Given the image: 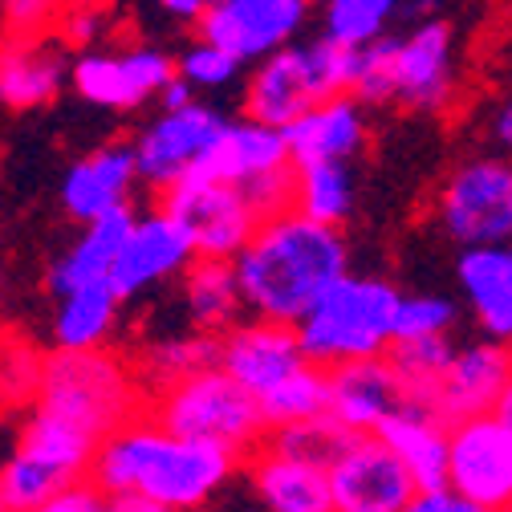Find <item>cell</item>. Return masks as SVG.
Masks as SVG:
<instances>
[{
	"label": "cell",
	"mask_w": 512,
	"mask_h": 512,
	"mask_svg": "<svg viewBox=\"0 0 512 512\" xmlns=\"http://www.w3.org/2000/svg\"><path fill=\"white\" fill-rule=\"evenodd\" d=\"M240 472L244 460L232 452L171 435L155 415L143 411L98 447L90 484H98L110 500H143L167 512H204L236 484Z\"/></svg>",
	"instance_id": "obj_1"
},
{
	"label": "cell",
	"mask_w": 512,
	"mask_h": 512,
	"mask_svg": "<svg viewBox=\"0 0 512 512\" xmlns=\"http://www.w3.org/2000/svg\"><path fill=\"white\" fill-rule=\"evenodd\" d=\"M232 265L248 317L297 330L301 317L342 277H350V248L338 228L281 212L261 220L256 236Z\"/></svg>",
	"instance_id": "obj_2"
},
{
	"label": "cell",
	"mask_w": 512,
	"mask_h": 512,
	"mask_svg": "<svg viewBox=\"0 0 512 512\" xmlns=\"http://www.w3.org/2000/svg\"><path fill=\"white\" fill-rule=\"evenodd\" d=\"M33 407L106 443L114 431H122L147 411V391L135 378L131 358H122L118 350H90V354L49 350Z\"/></svg>",
	"instance_id": "obj_3"
},
{
	"label": "cell",
	"mask_w": 512,
	"mask_h": 512,
	"mask_svg": "<svg viewBox=\"0 0 512 512\" xmlns=\"http://www.w3.org/2000/svg\"><path fill=\"white\" fill-rule=\"evenodd\" d=\"M403 293L382 277H342L301 322L297 342L309 366L342 370L354 362H374L395 350Z\"/></svg>",
	"instance_id": "obj_4"
},
{
	"label": "cell",
	"mask_w": 512,
	"mask_h": 512,
	"mask_svg": "<svg viewBox=\"0 0 512 512\" xmlns=\"http://www.w3.org/2000/svg\"><path fill=\"white\" fill-rule=\"evenodd\" d=\"M354 49L334 45L330 37L297 41L265 61H256L244 78V118L289 131L317 102L350 94Z\"/></svg>",
	"instance_id": "obj_5"
},
{
	"label": "cell",
	"mask_w": 512,
	"mask_h": 512,
	"mask_svg": "<svg viewBox=\"0 0 512 512\" xmlns=\"http://www.w3.org/2000/svg\"><path fill=\"white\" fill-rule=\"evenodd\" d=\"M147 415H155L171 435L212 443L220 452H232L236 460L256 456L273 435L265 423L261 399L248 395L220 366L191 374L179 387L155 395L147 403Z\"/></svg>",
	"instance_id": "obj_6"
},
{
	"label": "cell",
	"mask_w": 512,
	"mask_h": 512,
	"mask_svg": "<svg viewBox=\"0 0 512 512\" xmlns=\"http://www.w3.org/2000/svg\"><path fill=\"white\" fill-rule=\"evenodd\" d=\"M293 175L297 167L285 131H273V126H261L244 114L224 122V131L196 167V179H216L244 191L261 220L293 212Z\"/></svg>",
	"instance_id": "obj_7"
},
{
	"label": "cell",
	"mask_w": 512,
	"mask_h": 512,
	"mask_svg": "<svg viewBox=\"0 0 512 512\" xmlns=\"http://www.w3.org/2000/svg\"><path fill=\"white\" fill-rule=\"evenodd\" d=\"M439 228L464 248H512V159L472 155L435 196Z\"/></svg>",
	"instance_id": "obj_8"
},
{
	"label": "cell",
	"mask_w": 512,
	"mask_h": 512,
	"mask_svg": "<svg viewBox=\"0 0 512 512\" xmlns=\"http://www.w3.org/2000/svg\"><path fill=\"white\" fill-rule=\"evenodd\" d=\"M163 208L187 232L196 261H236L261 228V216H256L244 191L216 179H183L163 196Z\"/></svg>",
	"instance_id": "obj_9"
},
{
	"label": "cell",
	"mask_w": 512,
	"mask_h": 512,
	"mask_svg": "<svg viewBox=\"0 0 512 512\" xmlns=\"http://www.w3.org/2000/svg\"><path fill=\"white\" fill-rule=\"evenodd\" d=\"M224 122L228 118L220 110L204 106V102H191L183 110H159L131 139L143 187H151L155 196L163 200L167 191H175L183 179L196 175V167L204 163L208 147L224 131Z\"/></svg>",
	"instance_id": "obj_10"
},
{
	"label": "cell",
	"mask_w": 512,
	"mask_h": 512,
	"mask_svg": "<svg viewBox=\"0 0 512 512\" xmlns=\"http://www.w3.org/2000/svg\"><path fill=\"white\" fill-rule=\"evenodd\" d=\"M179 78L175 57L155 45L135 49H90L70 66V86L98 110H139Z\"/></svg>",
	"instance_id": "obj_11"
},
{
	"label": "cell",
	"mask_w": 512,
	"mask_h": 512,
	"mask_svg": "<svg viewBox=\"0 0 512 512\" xmlns=\"http://www.w3.org/2000/svg\"><path fill=\"white\" fill-rule=\"evenodd\" d=\"M313 0H212L196 33L228 49L240 66H256L305 33Z\"/></svg>",
	"instance_id": "obj_12"
},
{
	"label": "cell",
	"mask_w": 512,
	"mask_h": 512,
	"mask_svg": "<svg viewBox=\"0 0 512 512\" xmlns=\"http://www.w3.org/2000/svg\"><path fill=\"white\" fill-rule=\"evenodd\" d=\"M411 472L378 435H346L330 460V512H407Z\"/></svg>",
	"instance_id": "obj_13"
},
{
	"label": "cell",
	"mask_w": 512,
	"mask_h": 512,
	"mask_svg": "<svg viewBox=\"0 0 512 512\" xmlns=\"http://www.w3.org/2000/svg\"><path fill=\"white\" fill-rule=\"evenodd\" d=\"M460 94L456 29L443 17L411 25L395 37V102L415 114H439Z\"/></svg>",
	"instance_id": "obj_14"
},
{
	"label": "cell",
	"mask_w": 512,
	"mask_h": 512,
	"mask_svg": "<svg viewBox=\"0 0 512 512\" xmlns=\"http://www.w3.org/2000/svg\"><path fill=\"white\" fill-rule=\"evenodd\" d=\"M447 488L492 512H512V431L496 411L452 423Z\"/></svg>",
	"instance_id": "obj_15"
},
{
	"label": "cell",
	"mask_w": 512,
	"mask_h": 512,
	"mask_svg": "<svg viewBox=\"0 0 512 512\" xmlns=\"http://www.w3.org/2000/svg\"><path fill=\"white\" fill-rule=\"evenodd\" d=\"M191 265H196V248H191L179 220L159 204V208H147L135 216V228L126 236L118 265L110 273V289L122 301H135V297H147L151 289L183 277Z\"/></svg>",
	"instance_id": "obj_16"
},
{
	"label": "cell",
	"mask_w": 512,
	"mask_h": 512,
	"mask_svg": "<svg viewBox=\"0 0 512 512\" xmlns=\"http://www.w3.org/2000/svg\"><path fill=\"white\" fill-rule=\"evenodd\" d=\"M305 366H309V358H305L293 326L244 317L236 330H228L220 338V370L232 374L240 387L248 395H256V399L273 395L281 382H289Z\"/></svg>",
	"instance_id": "obj_17"
},
{
	"label": "cell",
	"mask_w": 512,
	"mask_h": 512,
	"mask_svg": "<svg viewBox=\"0 0 512 512\" xmlns=\"http://www.w3.org/2000/svg\"><path fill=\"white\" fill-rule=\"evenodd\" d=\"M139 163L131 143H102L90 155L74 159L66 179H61V208L78 224H98L114 212L131 208L139 187Z\"/></svg>",
	"instance_id": "obj_18"
},
{
	"label": "cell",
	"mask_w": 512,
	"mask_h": 512,
	"mask_svg": "<svg viewBox=\"0 0 512 512\" xmlns=\"http://www.w3.org/2000/svg\"><path fill=\"white\" fill-rule=\"evenodd\" d=\"M240 476L261 512H330V468L289 452L277 439L248 456Z\"/></svg>",
	"instance_id": "obj_19"
},
{
	"label": "cell",
	"mask_w": 512,
	"mask_h": 512,
	"mask_svg": "<svg viewBox=\"0 0 512 512\" xmlns=\"http://www.w3.org/2000/svg\"><path fill=\"white\" fill-rule=\"evenodd\" d=\"M512 387V346L476 338L456 346V358L443 374V387L435 395V411L447 423H460L472 415H492Z\"/></svg>",
	"instance_id": "obj_20"
},
{
	"label": "cell",
	"mask_w": 512,
	"mask_h": 512,
	"mask_svg": "<svg viewBox=\"0 0 512 512\" xmlns=\"http://www.w3.org/2000/svg\"><path fill=\"white\" fill-rule=\"evenodd\" d=\"M407 407V391L391 358L330 370V419L346 435H378Z\"/></svg>",
	"instance_id": "obj_21"
},
{
	"label": "cell",
	"mask_w": 512,
	"mask_h": 512,
	"mask_svg": "<svg viewBox=\"0 0 512 512\" xmlns=\"http://www.w3.org/2000/svg\"><path fill=\"white\" fill-rule=\"evenodd\" d=\"M70 66L61 45L45 37H0V106L37 110L49 106L70 82Z\"/></svg>",
	"instance_id": "obj_22"
},
{
	"label": "cell",
	"mask_w": 512,
	"mask_h": 512,
	"mask_svg": "<svg viewBox=\"0 0 512 512\" xmlns=\"http://www.w3.org/2000/svg\"><path fill=\"white\" fill-rule=\"evenodd\" d=\"M370 139V118L366 106L358 98H330L317 102L309 114H301L289 131V155L293 167H309V163H350Z\"/></svg>",
	"instance_id": "obj_23"
},
{
	"label": "cell",
	"mask_w": 512,
	"mask_h": 512,
	"mask_svg": "<svg viewBox=\"0 0 512 512\" xmlns=\"http://www.w3.org/2000/svg\"><path fill=\"white\" fill-rule=\"evenodd\" d=\"M456 281L480 338L512 346V252L508 248H464Z\"/></svg>",
	"instance_id": "obj_24"
},
{
	"label": "cell",
	"mask_w": 512,
	"mask_h": 512,
	"mask_svg": "<svg viewBox=\"0 0 512 512\" xmlns=\"http://www.w3.org/2000/svg\"><path fill=\"white\" fill-rule=\"evenodd\" d=\"M378 439L391 447L411 472L419 492L447 488V452H452V423L427 403H407Z\"/></svg>",
	"instance_id": "obj_25"
},
{
	"label": "cell",
	"mask_w": 512,
	"mask_h": 512,
	"mask_svg": "<svg viewBox=\"0 0 512 512\" xmlns=\"http://www.w3.org/2000/svg\"><path fill=\"white\" fill-rule=\"evenodd\" d=\"M135 208L126 212H114L98 224H86V232L57 256L53 269H49V289L53 297H66V293H78V289H90V285H110V273L118 265V252L126 244L135 228Z\"/></svg>",
	"instance_id": "obj_26"
},
{
	"label": "cell",
	"mask_w": 512,
	"mask_h": 512,
	"mask_svg": "<svg viewBox=\"0 0 512 512\" xmlns=\"http://www.w3.org/2000/svg\"><path fill=\"white\" fill-rule=\"evenodd\" d=\"M179 305L187 313V326L208 338H224L236 330L248 305L240 293V277L232 261H196L179 277Z\"/></svg>",
	"instance_id": "obj_27"
},
{
	"label": "cell",
	"mask_w": 512,
	"mask_h": 512,
	"mask_svg": "<svg viewBox=\"0 0 512 512\" xmlns=\"http://www.w3.org/2000/svg\"><path fill=\"white\" fill-rule=\"evenodd\" d=\"M13 447L21 456L37 460L41 468L57 472L61 480L70 484H86L90 472H94V460H98V439H90L86 431H78L74 423L57 419L41 407H29L21 415V427H17V439Z\"/></svg>",
	"instance_id": "obj_28"
},
{
	"label": "cell",
	"mask_w": 512,
	"mask_h": 512,
	"mask_svg": "<svg viewBox=\"0 0 512 512\" xmlns=\"http://www.w3.org/2000/svg\"><path fill=\"white\" fill-rule=\"evenodd\" d=\"M122 305L126 301L110 285H90V289L57 297V309H53V350H70V354L110 350Z\"/></svg>",
	"instance_id": "obj_29"
},
{
	"label": "cell",
	"mask_w": 512,
	"mask_h": 512,
	"mask_svg": "<svg viewBox=\"0 0 512 512\" xmlns=\"http://www.w3.org/2000/svg\"><path fill=\"white\" fill-rule=\"evenodd\" d=\"M131 366H135V378L143 382L147 403H151L155 395L179 387L183 378L220 366V338H208L196 330L171 334V338H151L135 350Z\"/></svg>",
	"instance_id": "obj_30"
},
{
	"label": "cell",
	"mask_w": 512,
	"mask_h": 512,
	"mask_svg": "<svg viewBox=\"0 0 512 512\" xmlns=\"http://www.w3.org/2000/svg\"><path fill=\"white\" fill-rule=\"evenodd\" d=\"M293 212L326 224V228H342L354 212V175L350 163H309L297 167L293 175Z\"/></svg>",
	"instance_id": "obj_31"
},
{
	"label": "cell",
	"mask_w": 512,
	"mask_h": 512,
	"mask_svg": "<svg viewBox=\"0 0 512 512\" xmlns=\"http://www.w3.org/2000/svg\"><path fill=\"white\" fill-rule=\"evenodd\" d=\"M407 0H317L322 37L342 49H366L382 37H391V25L403 21Z\"/></svg>",
	"instance_id": "obj_32"
},
{
	"label": "cell",
	"mask_w": 512,
	"mask_h": 512,
	"mask_svg": "<svg viewBox=\"0 0 512 512\" xmlns=\"http://www.w3.org/2000/svg\"><path fill=\"white\" fill-rule=\"evenodd\" d=\"M261 411H265V423L273 435L330 419V370H322V366L297 370L273 395L261 399Z\"/></svg>",
	"instance_id": "obj_33"
},
{
	"label": "cell",
	"mask_w": 512,
	"mask_h": 512,
	"mask_svg": "<svg viewBox=\"0 0 512 512\" xmlns=\"http://www.w3.org/2000/svg\"><path fill=\"white\" fill-rule=\"evenodd\" d=\"M403 391H407V403H427L435 407V395L443 387V374L456 358V342L452 338H427V342H395V350L387 354Z\"/></svg>",
	"instance_id": "obj_34"
},
{
	"label": "cell",
	"mask_w": 512,
	"mask_h": 512,
	"mask_svg": "<svg viewBox=\"0 0 512 512\" xmlns=\"http://www.w3.org/2000/svg\"><path fill=\"white\" fill-rule=\"evenodd\" d=\"M70 488H78V484L61 480L57 472L21 456L17 447L0 460V512H41L49 500H57Z\"/></svg>",
	"instance_id": "obj_35"
},
{
	"label": "cell",
	"mask_w": 512,
	"mask_h": 512,
	"mask_svg": "<svg viewBox=\"0 0 512 512\" xmlns=\"http://www.w3.org/2000/svg\"><path fill=\"white\" fill-rule=\"evenodd\" d=\"M41 366L45 354H37V346L17 334H0V423L13 411H29L37 403Z\"/></svg>",
	"instance_id": "obj_36"
},
{
	"label": "cell",
	"mask_w": 512,
	"mask_h": 512,
	"mask_svg": "<svg viewBox=\"0 0 512 512\" xmlns=\"http://www.w3.org/2000/svg\"><path fill=\"white\" fill-rule=\"evenodd\" d=\"M350 98H358L362 106H391L395 102V37H382L366 49H354Z\"/></svg>",
	"instance_id": "obj_37"
},
{
	"label": "cell",
	"mask_w": 512,
	"mask_h": 512,
	"mask_svg": "<svg viewBox=\"0 0 512 512\" xmlns=\"http://www.w3.org/2000/svg\"><path fill=\"white\" fill-rule=\"evenodd\" d=\"M456 301L443 293H403L395 342H427V338H452L456 330Z\"/></svg>",
	"instance_id": "obj_38"
},
{
	"label": "cell",
	"mask_w": 512,
	"mask_h": 512,
	"mask_svg": "<svg viewBox=\"0 0 512 512\" xmlns=\"http://www.w3.org/2000/svg\"><path fill=\"white\" fill-rule=\"evenodd\" d=\"M175 70L191 90H224V86L240 82V74H244V66L228 49H220L204 37H196L175 57Z\"/></svg>",
	"instance_id": "obj_39"
},
{
	"label": "cell",
	"mask_w": 512,
	"mask_h": 512,
	"mask_svg": "<svg viewBox=\"0 0 512 512\" xmlns=\"http://www.w3.org/2000/svg\"><path fill=\"white\" fill-rule=\"evenodd\" d=\"M70 0H5V29L13 37H45L49 25L61 21Z\"/></svg>",
	"instance_id": "obj_40"
},
{
	"label": "cell",
	"mask_w": 512,
	"mask_h": 512,
	"mask_svg": "<svg viewBox=\"0 0 512 512\" xmlns=\"http://www.w3.org/2000/svg\"><path fill=\"white\" fill-rule=\"evenodd\" d=\"M57 33H61V41H66V45L90 53V45L106 33L102 5H98V0H70L66 13H61V21H57Z\"/></svg>",
	"instance_id": "obj_41"
},
{
	"label": "cell",
	"mask_w": 512,
	"mask_h": 512,
	"mask_svg": "<svg viewBox=\"0 0 512 512\" xmlns=\"http://www.w3.org/2000/svg\"><path fill=\"white\" fill-rule=\"evenodd\" d=\"M41 512H110V496L98 484H78L70 492H61L57 500H49Z\"/></svg>",
	"instance_id": "obj_42"
},
{
	"label": "cell",
	"mask_w": 512,
	"mask_h": 512,
	"mask_svg": "<svg viewBox=\"0 0 512 512\" xmlns=\"http://www.w3.org/2000/svg\"><path fill=\"white\" fill-rule=\"evenodd\" d=\"M407 512H492V508H484V504H476L452 488H431V492H419Z\"/></svg>",
	"instance_id": "obj_43"
},
{
	"label": "cell",
	"mask_w": 512,
	"mask_h": 512,
	"mask_svg": "<svg viewBox=\"0 0 512 512\" xmlns=\"http://www.w3.org/2000/svg\"><path fill=\"white\" fill-rule=\"evenodd\" d=\"M488 135H492V143H496V155L512 159V90L496 102V110H492V118H488Z\"/></svg>",
	"instance_id": "obj_44"
},
{
	"label": "cell",
	"mask_w": 512,
	"mask_h": 512,
	"mask_svg": "<svg viewBox=\"0 0 512 512\" xmlns=\"http://www.w3.org/2000/svg\"><path fill=\"white\" fill-rule=\"evenodd\" d=\"M155 5H159L167 17L183 21V25H200V17L208 13L212 0H155Z\"/></svg>",
	"instance_id": "obj_45"
},
{
	"label": "cell",
	"mask_w": 512,
	"mask_h": 512,
	"mask_svg": "<svg viewBox=\"0 0 512 512\" xmlns=\"http://www.w3.org/2000/svg\"><path fill=\"white\" fill-rule=\"evenodd\" d=\"M196 102V90H191L183 78H175L163 94H159V110H183V106H191Z\"/></svg>",
	"instance_id": "obj_46"
},
{
	"label": "cell",
	"mask_w": 512,
	"mask_h": 512,
	"mask_svg": "<svg viewBox=\"0 0 512 512\" xmlns=\"http://www.w3.org/2000/svg\"><path fill=\"white\" fill-rule=\"evenodd\" d=\"M110 512H167V508H155L143 500H110Z\"/></svg>",
	"instance_id": "obj_47"
},
{
	"label": "cell",
	"mask_w": 512,
	"mask_h": 512,
	"mask_svg": "<svg viewBox=\"0 0 512 512\" xmlns=\"http://www.w3.org/2000/svg\"><path fill=\"white\" fill-rule=\"evenodd\" d=\"M496 415H500V423L512 431V387L504 391V399H500V407H496Z\"/></svg>",
	"instance_id": "obj_48"
},
{
	"label": "cell",
	"mask_w": 512,
	"mask_h": 512,
	"mask_svg": "<svg viewBox=\"0 0 512 512\" xmlns=\"http://www.w3.org/2000/svg\"><path fill=\"white\" fill-rule=\"evenodd\" d=\"M0 285H5V273H0Z\"/></svg>",
	"instance_id": "obj_49"
},
{
	"label": "cell",
	"mask_w": 512,
	"mask_h": 512,
	"mask_svg": "<svg viewBox=\"0 0 512 512\" xmlns=\"http://www.w3.org/2000/svg\"><path fill=\"white\" fill-rule=\"evenodd\" d=\"M252 512H261V508H252Z\"/></svg>",
	"instance_id": "obj_50"
},
{
	"label": "cell",
	"mask_w": 512,
	"mask_h": 512,
	"mask_svg": "<svg viewBox=\"0 0 512 512\" xmlns=\"http://www.w3.org/2000/svg\"><path fill=\"white\" fill-rule=\"evenodd\" d=\"M508 252H512V248H508Z\"/></svg>",
	"instance_id": "obj_51"
}]
</instances>
